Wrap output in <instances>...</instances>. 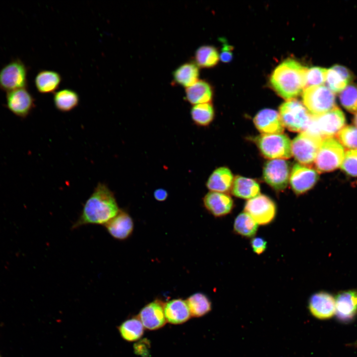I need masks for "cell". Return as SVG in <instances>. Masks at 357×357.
I'll use <instances>...</instances> for the list:
<instances>
[{"mask_svg": "<svg viewBox=\"0 0 357 357\" xmlns=\"http://www.w3.org/2000/svg\"><path fill=\"white\" fill-rule=\"evenodd\" d=\"M164 310L166 321L171 324L183 323L191 317L186 301L181 298L174 299L166 303Z\"/></svg>", "mask_w": 357, "mask_h": 357, "instance_id": "44dd1931", "label": "cell"}, {"mask_svg": "<svg viewBox=\"0 0 357 357\" xmlns=\"http://www.w3.org/2000/svg\"><path fill=\"white\" fill-rule=\"evenodd\" d=\"M61 80V76L58 72L42 70L37 73L34 83L38 92L49 94L54 92L59 88Z\"/></svg>", "mask_w": 357, "mask_h": 357, "instance_id": "d4e9b609", "label": "cell"}, {"mask_svg": "<svg viewBox=\"0 0 357 357\" xmlns=\"http://www.w3.org/2000/svg\"><path fill=\"white\" fill-rule=\"evenodd\" d=\"M104 226L112 238L123 240L131 235L134 223L132 218L126 211L119 209L118 214Z\"/></svg>", "mask_w": 357, "mask_h": 357, "instance_id": "2e32d148", "label": "cell"}, {"mask_svg": "<svg viewBox=\"0 0 357 357\" xmlns=\"http://www.w3.org/2000/svg\"><path fill=\"white\" fill-rule=\"evenodd\" d=\"M352 75L344 66L335 65L327 71L325 82L333 93L342 91L352 80Z\"/></svg>", "mask_w": 357, "mask_h": 357, "instance_id": "7402d4cb", "label": "cell"}, {"mask_svg": "<svg viewBox=\"0 0 357 357\" xmlns=\"http://www.w3.org/2000/svg\"><path fill=\"white\" fill-rule=\"evenodd\" d=\"M119 208L113 192L105 183L99 182L86 201L72 230L86 225L105 226L119 212Z\"/></svg>", "mask_w": 357, "mask_h": 357, "instance_id": "6da1fadb", "label": "cell"}, {"mask_svg": "<svg viewBox=\"0 0 357 357\" xmlns=\"http://www.w3.org/2000/svg\"><path fill=\"white\" fill-rule=\"evenodd\" d=\"M290 184L297 194L305 193L310 189L318 179V174L314 169L299 164H295L290 176Z\"/></svg>", "mask_w": 357, "mask_h": 357, "instance_id": "4fadbf2b", "label": "cell"}, {"mask_svg": "<svg viewBox=\"0 0 357 357\" xmlns=\"http://www.w3.org/2000/svg\"><path fill=\"white\" fill-rule=\"evenodd\" d=\"M144 326L138 317H132L123 322L119 327L121 337L128 342L139 340L144 333Z\"/></svg>", "mask_w": 357, "mask_h": 357, "instance_id": "f546056e", "label": "cell"}, {"mask_svg": "<svg viewBox=\"0 0 357 357\" xmlns=\"http://www.w3.org/2000/svg\"><path fill=\"white\" fill-rule=\"evenodd\" d=\"M279 116L284 126L295 132L305 131L311 116L301 102L294 99L281 105Z\"/></svg>", "mask_w": 357, "mask_h": 357, "instance_id": "5b68a950", "label": "cell"}, {"mask_svg": "<svg viewBox=\"0 0 357 357\" xmlns=\"http://www.w3.org/2000/svg\"><path fill=\"white\" fill-rule=\"evenodd\" d=\"M262 154L271 159H288L292 155V142L282 133L263 134L256 140Z\"/></svg>", "mask_w": 357, "mask_h": 357, "instance_id": "52a82bcc", "label": "cell"}, {"mask_svg": "<svg viewBox=\"0 0 357 357\" xmlns=\"http://www.w3.org/2000/svg\"></svg>", "mask_w": 357, "mask_h": 357, "instance_id": "b9f144b4", "label": "cell"}, {"mask_svg": "<svg viewBox=\"0 0 357 357\" xmlns=\"http://www.w3.org/2000/svg\"><path fill=\"white\" fill-rule=\"evenodd\" d=\"M53 100L56 108L62 112H69L79 104V97L74 90L65 88L55 92Z\"/></svg>", "mask_w": 357, "mask_h": 357, "instance_id": "4316f807", "label": "cell"}, {"mask_svg": "<svg viewBox=\"0 0 357 357\" xmlns=\"http://www.w3.org/2000/svg\"><path fill=\"white\" fill-rule=\"evenodd\" d=\"M327 69L320 67H312L307 68L305 75L306 87L322 85L325 82Z\"/></svg>", "mask_w": 357, "mask_h": 357, "instance_id": "836d02e7", "label": "cell"}, {"mask_svg": "<svg viewBox=\"0 0 357 357\" xmlns=\"http://www.w3.org/2000/svg\"><path fill=\"white\" fill-rule=\"evenodd\" d=\"M323 138L306 131L301 132L292 142V152L295 159L303 165L315 160Z\"/></svg>", "mask_w": 357, "mask_h": 357, "instance_id": "9c48e42d", "label": "cell"}, {"mask_svg": "<svg viewBox=\"0 0 357 357\" xmlns=\"http://www.w3.org/2000/svg\"><path fill=\"white\" fill-rule=\"evenodd\" d=\"M263 176L266 182L276 190H282L287 186L290 168L283 159H273L264 166Z\"/></svg>", "mask_w": 357, "mask_h": 357, "instance_id": "7c38bea8", "label": "cell"}, {"mask_svg": "<svg viewBox=\"0 0 357 357\" xmlns=\"http://www.w3.org/2000/svg\"><path fill=\"white\" fill-rule=\"evenodd\" d=\"M341 169L349 175L357 176V149L346 152L342 163Z\"/></svg>", "mask_w": 357, "mask_h": 357, "instance_id": "d590c367", "label": "cell"}, {"mask_svg": "<svg viewBox=\"0 0 357 357\" xmlns=\"http://www.w3.org/2000/svg\"><path fill=\"white\" fill-rule=\"evenodd\" d=\"M345 123L343 112L336 107L320 115L311 116L309 123L305 131L321 137H332L340 131Z\"/></svg>", "mask_w": 357, "mask_h": 357, "instance_id": "3957f363", "label": "cell"}, {"mask_svg": "<svg viewBox=\"0 0 357 357\" xmlns=\"http://www.w3.org/2000/svg\"><path fill=\"white\" fill-rule=\"evenodd\" d=\"M150 347L149 341L146 339H144L134 344V352L143 357H147L150 354Z\"/></svg>", "mask_w": 357, "mask_h": 357, "instance_id": "8d00e7d4", "label": "cell"}, {"mask_svg": "<svg viewBox=\"0 0 357 357\" xmlns=\"http://www.w3.org/2000/svg\"><path fill=\"white\" fill-rule=\"evenodd\" d=\"M168 193L166 190L163 188H158L154 192V196L156 200L159 201H164L168 197Z\"/></svg>", "mask_w": 357, "mask_h": 357, "instance_id": "ab89813d", "label": "cell"}, {"mask_svg": "<svg viewBox=\"0 0 357 357\" xmlns=\"http://www.w3.org/2000/svg\"><path fill=\"white\" fill-rule=\"evenodd\" d=\"M257 228V223L245 212L240 213L235 220V232L243 237L250 238L254 236Z\"/></svg>", "mask_w": 357, "mask_h": 357, "instance_id": "1f68e13d", "label": "cell"}, {"mask_svg": "<svg viewBox=\"0 0 357 357\" xmlns=\"http://www.w3.org/2000/svg\"><path fill=\"white\" fill-rule=\"evenodd\" d=\"M335 298V315L344 323L352 321L357 316V290L340 292Z\"/></svg>", "mask_w": 357, "mask_h": 357, "instance_id": "5bb4252c", "label": "cell"}, {"mask_svg": "<svg viewBox=\"0 0 357 357\" xmlns=\"http://www.w3.org/2000/svg\"><path fill=\"white\" fill-rule=\"evenodd\" d=\"M191 316H202L211 310V302L207 296L202 293H196L186 300Z\"/></svg>", "mask_w": 357, "mask_h": 357, "instance_id": "4dcf8cb0", "label": "cell"}, {"mask_svg": "<svg viewBox=\"0 0 357 357\" xmlns=\"http://www.w3.org/2000/svg\"><path fill=\"white\" fill-rule=\"evenodd\" d=\"M203 203L206 209L216 217L229 214L234 207V201L231 197L223 192H208L204 196Z\"/></svg>", "mask_w": 357, "mask_h": 357, "instance_id": "ac0fdd59", "label": "cell"}, {"mask_svg": "<svg viewBox=\"0 0 357 357\" xmlns=\"http://www.w3.org/2000/svg\"><path fill=\"white\" fill-rule=\"evenodd\" d=\"M354 121L355 124L357 125V114H356V116H355V118H354Z\"/></svg>", "mask_w": 357, "mask_h": 357, "instance_id": "60d3db41", "label": "cell"}, {"mask_svg": "<svg viewBox=\"0 0 357 357\" xmlns=\"http://www.w3.org/2000/svg\"><path fill=\"white\" fill-rule=\"evenodd\" d=\"M231 190L234 195L243 199H250L260 193V187L256 181L241 176H237L234 179Z\"/></svg>", "mask_w": 357, "mask_h": 357, "instance_id": "484cf974", "label": "cell"}, {"mask_svg": "<svg viewBox=\"0 0 357 357\" xmlns=\"http://www.w3.org/2000/svg\"><path fill=\"white\" fill-rule=\"evenodd\" d=\"M192 120L197 125L207 126L213 121L215 110L212 103L194 105L191 109Z\"/></svg>", "mask_w": 357, "mask_h": 357, "instance_id": "f1b7e54d", "label": "cell"}, {"mask_svg": "<svg viewBox=\"0 0 357 357\" xmlns=\"http://www.w3.org/2000/svg\"><path fill=\"white\" fill-rule=\"evenodd\" d=\"M307 68L294 59L281 63L271 74V86L282 98L291 100L299 95L305 86Z\"/></svg>", "mask_w": 357, "mask_h": 357, "instance_id": "7a4b0ae2", "label": "cell"}, {"mask_svg": "<svg viewBox=\"0 0 357 357\" xmlns=\"http://www.w3.org/2000/svg\"><path fill=\"white\" fill-rule=\"evenodd\" d=\"M308 306L311 314L319 319H328L335 315V298L326 292L313 294L309 299Z\"/></svg>", "mask_w": 357, "mask_h": 357, "instance_id": "9a60e30c", "label": "cell"}, {"mask_svg": "<svg viewBox=\"0 0 357 357\" xmlns=\"http://www.w3.org/2000/svg\"><path fill=\"white\" fill-rule=\"evenodd\" d=\"M223 43V47L219 54V58L223 62L228 63L231 61L233 58V47L226 41Z\"/></svg>", "mask_w": 357, "mask_h": 357, "instance_id": "74e56055", "label": "cell"}, {"mask_svg": "<svg viewBox=\"0 0 357 357\" xmlns=\"http://www.w3.org/2000/svg\"><path fill=\"white\" fill-rule=\"evenodd\" d=\"M244 212L248 213L259 225H266L275 218L276 208L274 202L265 195L249 199L244 206Z\"/></svg>", "mask_w": 357, "mask_h": 357, "instance_id": "30bf717a", "label": "cell"}, {"mask_svg": "<svg viewBox=\"0 0 357 357\" xmlns=\"http://www.w3.org/2000/svg\"><path fill=\"white\" fill-rule=\"evenodd\" d=\"M342 106L349 112L357 113V87L354 85H348L340 95Z\"/></svg>", "mask_w": 357, "mask_h": 357, "instance_id": "d6a6232c", "label": "cell"}, {"mask_svg": "<svg viewBox=\"0 0 357 357\" xmlns=\"http://www.w3.org/2000/svg\"><path fill=\"white\" fill-rule=\"evenodd\" d=\"M251 245L253 250L258 254L263 253L266 248L267 242L262 238H254L251 241Z\"/></svg>", "mask_w": 357, "mask_h": 357, "instance_id": "f35d334b", "label": "cell"}, {"mask_svg": "<svg viewBox=\"0 0 357 357\" xmlns=\"http://www.w3.org/2000/svg\"><path fill=\"white\" fill-rule=\"evenodd\" d=\"M164 305L161 301L156 300L149 303L141 309L137 317L145 328L153 330L165 325L167 321Z\"/></svg>", "mask_w": 357, "mask_h": 357, "instance_id": "e0dca14e", "label": "cell"}, {"mask_svg": "<svg viewBox=\"0 0 357 357\" xmlns=\"http://www.w3.org/2000/svg\"><path fill=\"white\" fill-rule=\"evenodd\" d=\"M254 123L263 134L282 133L284 129L279 114L269 109L259 112L254 118Z\"/></svg>", "mask_w": 357, "mask_h": 357, "instance_id": "d6986e66", "label": "cell"}, {"mask_svg": "<svg viewBox=\"0 0 357 357\" xmlns=\"http://www.w3.org/2000/svg\"><path fill=\"white\" fill-rule=\"evenodd\" d=\"M234 179L233 175L228 168L221 167L211 174L206 186L210 191L226 193L231 189Z\"/></svg>", "mask_w": 357, "mask_h": 357, "instance_id": "ffe728a7", "label": "cell"}, {"mask_svg": "<svg viewBox=\"0 0 357 357\" xmlns=\"http://www.w3.org/2000/svg\"><path fill=\"white\" fill-rule=\"evenodd\" d=\"M213 95L212 86L205 80H199L185 89V99L193 105L211 103Z\"/></svg>", "mask_w": 357, "mask_h": 357, "instance_id": "603a6c76", "label": "cell"}, {"mask_svg": "<svg viewBox=\"0 0 357 357\" xmlns=\"http://www.w3.org/2000/svg\"><path fill=\"white\" fill-rule=\"evenodd\" d=\"M302 97L304 106L312 116L324 114L336 107L334 93L324 85L304 88Z\"/></svg>", "mask_w": 357, "mask_h": 357, "instance_id": "277c9868", "label": "cell"}, {"mask_svg": "<svg viewBox=\"0 0 357 357\" xmlns=\"http://www.w3.org/2000/svg\"><path fill=\"white\" fill-rule=\"evenodd\" d=\"M344 157L343 146L333 137L323 138L314 160L317 171L328 172L337 169Z\"/></svg>", "mask_w": 357, "mask_h": 357, "instance_id": "8992f818", "label": "cell"}, {"mask_svg": "<svg viewBox=\"0 0 357 357\" xmlns=\"http://www.w3.org/2000/svg\"><path fill=\"white\" fill-rule=\"evenodd\" d=\"M5 106L16 117L25 119L35 107V99L27 88L6 92Z\"/></svg>", "mask_w": 357, "mask_h": 357, "instance_id": "8fae6325", "label": "cell"}, {"mask_svg": "<svg viewBox=\"0 0 357 357\" xmlns=\"http://www.w3.org/2000/svg\"><path fill=\"white\" fill-rule=\"evenodd\" d=\"M199 67L195 62L184 63L173 73L174 82L186 88L199 80Z\"/></svg>", "mask_w": 357, "mask_h": 357, "instance_id": "cb8c5ba5", "label": "cell"}, {"mask_svg": "<svg viewBox=\"0 0 357 357\" xmlns=\"http://www.w3.org/2000/svg\"><path fill=\"white\" fill-rule=\"evenodd\" d=\"M28 68L20 59H14L0 69V89L6 92L27 88Z\"/></svg>", "mask_w": 357, "mask_h": 357, "instance_id": "ba28073f", "label": "cell"}, {"mask_svg": "<svg viewBox=\"0 0 357 357\" xmlns=\"http://www.w3.org/2000/svg\"><path fill=\"white\" fill-rule=\"evenodd\" d=\"M340 142L346 147L357 149V128L351 125L346 126L338 132Z\"/></svg>", "mask_w": 357, "mask_h": 357, "instance_id": "e575fe53", "label": "cell"}, {"mask_svg": "<svg viewBox=\"0 0 357 357\" xmlns=\"http://www.w3.org/2000/svg\"><path fill=\"white\" fill-rule=\"evenodd\" d=\"M195 62L199 67L211 68L215 66L220 60L219 53L214 46L203 45L196 50Z\"/></svg>", "mask_w": 357, "mask_h": 357, "instance_id": "83f0119b", "label": "cell"}]
</instances>
